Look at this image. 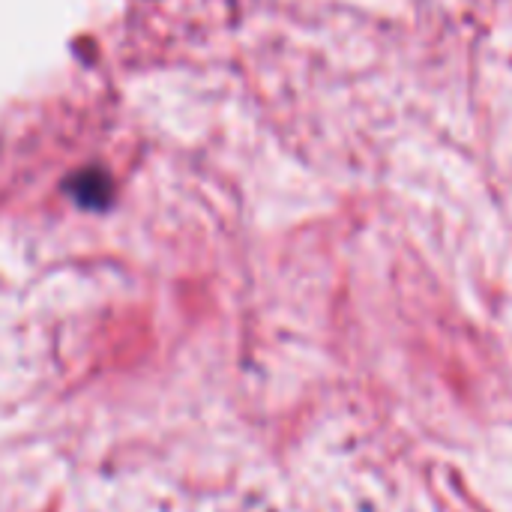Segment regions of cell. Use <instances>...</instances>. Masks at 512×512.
<instances>
[{"mask_svg":"<svg viewBox=\"0 0 512 512\" xmlns=\"http://www.w3.org/2000/svg\"><path fill=\"white\" fill-rule=\"evenodd\" d=\"M69 195L81 204V207H90V210H102L111 204V180L102 174V171H81L72 177L69 183Z\"/></svg>","mask_w":512,"mask_h":512,"instance_id":"cell-1","label":"cell"}]
</instances>
